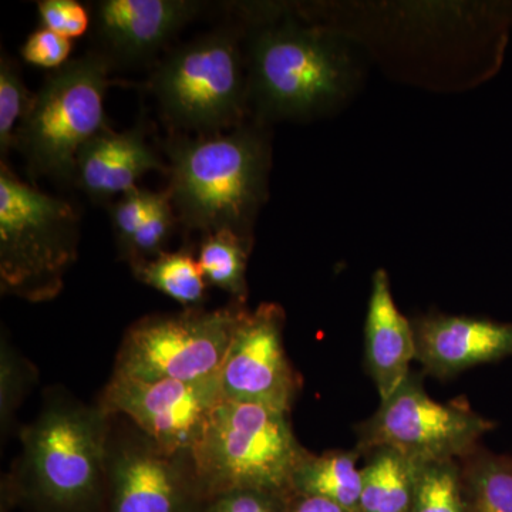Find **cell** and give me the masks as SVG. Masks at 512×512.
Here are the masks:
<instances>
[{"instance_id":"6da1fadb","label":"cell","mask_w":512,"mask_h":512,"mask_svg":"<svg viewBox=\"0 0 512 512\" xmlns=\"http://www.w3.org/2000/svg\"><path fill=\"white\" fill-rule=\"evenodd\" d=\"M164 148L170 160L167 191L178 222L202 237L231 231L254 241L271 168V143L264 127L242 124L229 133L177 134Z\"/></svg>"},{"instance_id":"7a4b0ae2","label":"cell","mask_w":512,"mask_h":512,"mask_svg":"<svg viewBox=\"0 0 512 512\" xmlns=\"http://www.w3.org/2000/svg\"><path fill=\"white\" fill-rule=\"evenodd\" d=\"M111 420L96 404L49 394L20 434L22 456L9 490L47 512H94L107 497Z\"/></svg>"},{"instance_id":"3957f363","label":"cell","mask_w":512,"mask_h":512,"mask_svg":"<svg viewBox=\"0 0 512 512\" xmlns=\"http://www.w3.org/2000/svg\"><path fill=\"white\" fill-rule=\"evenodd\" d=\"M247 62L249 107L259 121L313 119L338 106L353 84L338 37L293 20L255 26Z\"/></svg>"},{"instance_id":"277c9868","label":"cell","mask_w":512,"mask_h":512,"mask_svg":"<svg viewBox=\"0 0 512 512\" xmlns=\"http://www.w3.org/2000/svg\"><path fill=\"white\" fill-rule=\"evenodd\" d=\"M305 451L291 413L222 399L191 457L207 500L239 488L292 494L293 471Z\"/></svg>"},{"instance_id":"5b68a950","label":"cell","mask_w":512,"mask_h":512,"mask_svg":"<svg viewBox=\"0 0 512 512\" xmlns=\"http://www.w3.org/2000/svg\"><path fill=\"white\" fill-rule=\"evenodd\" d=\"M79 214L72 204L0 167V288L37 303L55 299L77 259Z\"/></svg>"},{"instance_id":"8992f818","label":"cell","mask_w":512,"mask_h":512,"mask_svg":"<svg viewBox=\"0 0 512 512\" xmlns=\"http://www.w3.org/2000/svg\"><path fill=\"white\" fill-rule=\"evenodd\" d=\"M165 121L180 131L217 134L244 123L248 62L234 28L205 33L165 57L150 79Z\"/></svg>"},{"instance_id":"52a82bcc","label":"cell","mask_w":512,"mask_h":512,"mask_svg":"<svg viewBox=\"0 0 512 512\" xmlns=\"http://www.w3.org/2000/svg\"><path fill=\"white\" fill-rule=\"evenodd\" d=\"M111 69L96 50L55 70L33 94L15 141L33 174L74 180L80 148L107 128L104 96Z\"/></svg>"},{"instance_id":"ba28073f","label":"cell","mask_w":512,"mask_h":512,"mask_svg":"<svg viewBox=\"0 0 512 512\" xmlns=\"http://www.w3.org/2000/svg\"><path fill=\"white\" fill-rule=\"evenodd\" d=\"M247 309L227 308L150 315L128 328L117 352L113 375L157 382H197L220 375L235 332Z\"/></svg>"},{"instance_id":"9c48e42d","label":"cell","mask_w":512,"mask_h":512,"mask_svg":"<svg viewBox=\"0 0 512 512\" xmlns=\"http://www.w3.org/2000/svg\"><path fill=\"white\" fill-rule=\"evenodd\" d=\"M485 419L463 404L431 399L423 379L410 372L407 379L357 429V450L365 453L389 447L417 463L460 460L480 446L494 430Z\"/></svg>"},{"instance_id":"30bf717a","label":"cell","mask_w":512,"mask_h":512,"mask_svg":"<svg viewBox=\"0 0 512 512\" xmlns=\"http://www.w3.org/2000/svg\"><path fill=\"white\" fill-rule=\"evenodd\" d=\"M221 400L220 375L197 382L111 375L97 404L107 416L126 417L167 453L191 456Z\"/></svg>"},{"instance_id":"8fae6325","label":"cell","mask_w":512,"mask_h":512,"mask_svg":"<svg viewBox=\"0 0 512 512\" xmlns=\"http://www.w3.org/2000/svg\"><path fill=\"white\" fill-rule=\"evenodd\" d=\"M204 503L190 454H171L134 427L113 439L107 512H200Z\"/></svg>"},{"instance_id":"7c38bea8","label":"cell","mask_w":512,"mask_h":512,"mask_svg":"<svg viewBox=\"0 0 512 512\" xmlns=\"http://www.w3.org/2000/svg\"><path fill=\"white\" fill-rule=\"evenodd\" d=\"M284 328L276 303L245 312L220 372L222 399L292 412L301 379L286 355Z\"/></svg>"},{"instance_id":"4fadbf2b","label":"cell","mask_w":512,"mask_h":512,"mask_svg":"<svg viewBox=\"0 0 512 512\" xmlns=\"http://www.w3.org/2000/svg\"><path fill=\"white\" fill-rule=\"evenodd\" d=\"M191 0H101L92 8L93 35L111 66L148 62L197 18Z\"/></svg>"},{"instance_id":"5bb4252c","label":"cell","mask_w":512,"mask_h":512,"mask_svg":"<svg viewBox=\"0 0 512 512\" xmlns=\"http://www.w3.org/2000/svg\"><path fill=\"white\" fill-rule=\"evenodd\" d=\"M412 323L416 360L436 377L512 356V323L454 315L421 316Z\"/></svg>"},{"instance_id":"9a60e30c","label":"cell","mask_w":512,"mask_h":512,"mask_svg":"<svg viewBox=\"0 0 512 512\" xmlns=\"http://www.w3.org/2000/svg\"><path fill=\"white\" fill-rule=\"evenodd\" d=\"M150 171L168 173V167L148 144L143 124L123 133L106 128L80 148L73 181L101 202L134 190Z\"/></svg>"},{"instance_id":"2e32d148","label":"cell","mask_w":512,"mask_h":512,"mask_svg":"<svg viewBox=\"0 0 512 512\" xmlns=\"http://www.w3.org/2000/svg\"><path fill=\"white\" fill-rule=\"evenodd\" d=\"M366 365L380 400L387 399L410 375L416 360L413 323L397 308L384 269L372 278L365 323Z\"/></svg>"},{"instance_id":"e0dca14e","label":"cell","mask_w":512,"mask_h":512,"mask_svg":"<svg viewBox=\"0 0 512 512\" xmlns=\"http://www.w3.org/2000/svg\"><path fill=\"white\" fill-rule=\"evenodd\" d=\"M363 454L353 450H330L313 454L306 450L293 471V494L313 495L340 505L349 512H360Z\"/></svg>"},{"instance_id":"ac0fdd59","label":"cell","mask_w":512,"mask_h":512,"mask_svg":"<svg viewBox=\"0 0 512 512\" xmlns=\"http://www.w3.org/2000/svg\"><path fill=\"white\" fill-rule=\"evenodd\" d=\"M363 454L360 512H412L421 463L389 447Z\"/></svg>"},{"instance_id":"d6986e66","label":"cell","mask_w":512,"mask_h":512,"mask_svg":"<svg viewBox=\"0 0 512 512\" xmlns=\"http://www.w3.org/2000/svg\"><path fill=\"white\" fill-rule=\"evenodd\" d=\"M458 464L464 512H512V456L478 446Z\"/></svg>"},{"instance_id":"ffe728a7","label":"cell","mask_w":512,"mask_h":512,"mask_svg":"<svg viewBox=\"0 0 512 512\" xmlns=\"http://www.w3.org/2000/svg\"><path fill=\"white\" fill-rule=\"evenodd\" d=\"M130 268L137 281L164 293L183 305L184 309L202 308L204 305L208 284L197 256L190 249L167 251Z\"/></svg>"},{"instance_id":"44dd1931","label":"cell","mask_w":512,"mask_h":512,"mask_svg":"<svg viewBox=\"0 0 512 512\" xmlns=\"http://www.w3.org/2000/svg\"><path fill=\"white\" fill-rule=\"evenodd\" d=\"M252 245V239L235 232H214L202 237L197 255L207 284L227 292L239 305L248 299L247 266Z\"/></svg>"},{"instance_id":"7402d4cb","label":"cell","mask_w":512,"mask_h":512,"mask_svg":"<svg viewBox=\"0 0 512 512\" xmlns=\"http://www.w3.org/2000/svg\"><path fill=\"white\" fill-rule=\"evenodd\" d=\"M412 512H464L458 460L421 464Z\"/></svg>"},{"instance_id":"603a6c76","label":"cell","mask_w":512,"mask_h":512,"mask_svg":"<svg viewBox=\"0 0 512 512\" xmlns=\"http://www.w3.org/2000/svg\"><path fill=\"white\" fill-rule=\"evenodd\" d=\"M177 214L168 191L157 192L156 202L136 235L128 242L126 249L120 252V258L128 265L150 261L167 252V245L177 227Z\"/></svg>"},{"instance_id":"cb8c5ba5","label":"cell","mask_w":512,"mask_h":512,"mask_svg":"<svg viewBox=\"0 0 512 512\" xmlns=\"http://www.w3.org/2000/svg\"><path fill=\"white\" fill-rule=\"evenodd\" d=\"M33 94L20 76L18 64L3 55L0 62V153L8 156L15 148L16 131L25 117Z\"/></svg>"},{"instance_id":"d4e9b609","label":"cell","mask_w":512,"mask_h":512,"mask_svg":"<svg viewBox=\"0 0 512 512\" xmlns=\"http://www.w3.org/2000/svg\"><path fill=\"white\" fill-rule=\"evenodd\" d=\"M36 369L29 360L20 355L10 345L9 340L2 338L0 348V420L2 431L8 433L13 417L19 409L30 387L35 384Z\"/></svg>"},{"instance_id":"484cf974","label":"cell","mask_w":512,"mask_h":512,"mask_svg":"<svg viewBox=\"0 0 512 512\" xmlns=\"http://www.w3.org/2000/svg\"><path fill=\"white\" fill-rule=\"evenodd\" d=\"M157 192L134 188L121 195L110 207L111 227L120 252L126 249L128 242L143 225L156 202Z\"/></svg>"},{"instance_id":"4316f807","label":"cell","mask_w":512,"mask_h":512,"mask_svg":"<svg viewBox=\"0 0 512 512\" xmlns=\"http://www.w3.org/2000/svg\"><path fill=\"white\" fill-rule=\"evenodd\" d=\"M289 497L291 494L239 488L207 498L200 512H288Z\"/></svg>"},{"instance_id":"83f0119b","label":"cell","mask_w":512,"mask_h":512,"mask_svg":"<svg viewBox=\"0 0 512 512\" xmlns=\"http://www.w3.org/2000/svg\"><path fill=\"white\" fill-rule=\"evenodd\" d=\"M42 28L72 40L92 26V13L76 0H43L37 3Z\"/></svg>"},{"instance_id":"f1b7e54d","label":"cell","mask_w":512,"mask_h":512,"mask_svg":"<svg viewBox=\"0 0 512 512\" xmlns=\"http://www.w3.org/2000/svg\"><path fill=\"white\" fill-rule=\"evenodd\" d=\"M72 53V40L52 30L39 28L30 33L20 55L26 62L45 69H60Z\"/></svg>"},{"instance_id":"f546056e","label":"cell","mask_w":512,"mask_h":512,"mask_svg":"<svg viewBox=\"0 0 512 512\" xmlns=\"http://www.w3.org/2000/svg\"><path fill=\"white\" fill-rule=\"evenodd\" d=\"M288 512H349L340 505L313 497V495L291 494L288 503Z\"/></svg>"}]
</instances>
